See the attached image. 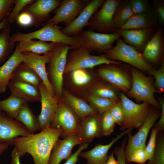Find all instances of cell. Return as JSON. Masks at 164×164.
Instances as JSON below:
<instances>
[{
	"mask_svg": "<svg viewBox=\"0 0 164 164\" xmlns=\"http://www.w3.org/2000/svg\"><path fill=\"white\" fill-rule=\"evenodd\" d=\"M62 133L61 129L50 126L39 133L15 138L13 146L20 157L28 153L35 164H48L54 146Z\"/></svg>",
	"mask_w": 164,
	"mask_h": 164,
	"instance_id": "obj_1",
	"label": "cell"
},
{
	"mask_svg": "<svg viewBox=\"0 0 164 164\" xmlns=\"http://www.w3.org/2000/svg\"><path fill=\"white\" fill-rule=\"evenodd\" d=\"M62 27L55 25L46 24L36 31L23 33H16L10 36V42L12 43L21 41L37 39L43 41L62 43L70 46L71 49L79 47L81 44L77 37L67 36L61 31Z\"/></svg>",
	"mask_w": 164,
	"mask_h": 164,
	"instance_id": "obj_2",
	"label": "cell"
},
{
	"mask_svg": "<svg viewBox=\"0 0 164 164\" xmlns=\"http://www.w3.org/2000/svg\"><path fill=\"white\" fill-rule=\"evenodd\" d=\"M70 49L71 47L68 45L56 43L51 51L46 68L49 80L54 88L56 95L59 99L63 95V75L68 51Z\"/></svg>",
	"mask_w": 164,
	"mask_h": 164,
	"instance_id": "obj_3",
	"label": "cell"
},
{
	"mask_svg": "<svg viewBox=\"0 0 164 164\" xmlns=\"http://www.w3.org/2000/svg\"><path fill=\"white\" fill-rule=\"evenodd\" d=\"M87 49L81 46L68 54L64 73L77 69L92 68L101 64H119L118 61L111 60L104 55H94Z\"/></svg>",
	"mask_w": 164,
	"mask_h": 164,
	"instance_id": "obj_4",
	"label": "cell"
},
{
	"mask_svg": "<svg viewBox=\"0 0 164 164\" xmlns=\"http://www.w3.org/2000/svg\"><path fill=\"white\" fill-rule=\"evenodd\" d=\"M105 53L104 55L111 60L125 62L142 71L149 72L152 69L139 51L120 38L117 40L115 46Z\"/></svg>",
	"mask_w": 164,
	"mask_h": 164,
	"instance_id": "obj_5",
	"label": "cell"
},
{
	"mask_svg": "<svg viewBox=\"0 0 164 164\" xmlns=\"http://www.w3.org/2000/svg\"><path fill=\"white\" fill-rule=\"evenodd\" d=\"M131 73L132 83L130 89L127 92L128 96L137 102L142 101L160 108L154 97L156 91L150 80L137 69L132 68Z\"/></svg>",
	"mask_w": 164,
	"mask_h": 164,
	"instance_id": "obj_6",
	"label": "cell"
},
{
	"mask_svg": "<svg viewBox=\"0 0 164 164\" xmlns=\"http://www.w3.org/2000/svg\"><path fill=\"white\" fill-rule=\"evenodd\" d=\"M120 98L125 116L121 125V130L140 127L151 110L150 104L144 102L141 104L135 103L123 93L121 94Z\"/></svg>",
	"mask_w": 164,
	"mask_h": 164,
	"instance_id": "obj_7",
	"label": "cell"
},
{
	"mask_svg": "<svg viewBox=\"0 0 164 164\" xmlns=\"http://www.w3.org/2000/svg\"><path fill=\"white\" fill-rule=\"evenodd\" d=\"M50 126L61 129L62 133L60 137L63 138L72 135L79 136L80 119L68 104L59 100L57 110Z\"/></svg>",
	"mask_w": 164,
	"mask_h": 164,
	"instance_id": "obj_8",
	"label": "cell"
},
{
	"mask_svg": "<svg viewBox=\"0 0 164 164\" xmlns=\"http://www.w3.org/2000/svg\"><path fill=\"white\" fill-rule=\"evenodd\" d=\"M76 37L79 39L81 45L90 51L104 53L112 48L114 42L121 37L117 31L104 33L91 29L82 31Z\"/></svg>",
	"mask_w": 164,
	"mask_h": 164,
	"instance_id": "obj_9",
	"label": "cell"
},
{
	"mask_svg": "<svg viewBox=\"0 0 164 164\" xmlns=\"http://www.w3.org/2000/svg\"><path fill=\"white\" fill-rule=\"evenodd\" d=\"M121 1L119 0H106L100 9L91 18L88 26L91 30L100 33L114 32L113 18L117 7Z\"/></svg>",
	"mask_w": 164,
	"mask_h": 164,
	"instance_id": "obj_10",
	"label": "cell"
},
{
	"mask_svg": "<svg viewBox=\"0 0 164 164\" xmlns=\"http://www.w3.org/2000/svg\"><path fill=\"white\" fill-rule=\"evenodd\" d=\"M51 51L43 55L29 52H22V62L37 74L50 93L52 95L55 96L56 95L55 90L48 78L46 67V64L49 62L50 58Z\"/></svg>",
	"mask_w": 164,
	"mask_h": 164,
	"instance_id": "obj_11",
	"label": "cell"
},
{
	"mask_svg": "<svg viewBox=\"0 0 164 164\" xmlns=\"http://www.w3.org/2000/svg\"><path fill=\"white\" fill-rule=\"evenodd\" d=\"M84 1L80 0H64L61 2L55 14L45 23L56 25L63 23L66 26L72 22L79 14L84 6Z\"/></svg>",
	"mask_w": 164,
	"mask_h": 164,
	"instance_id": "obj_12",
	"label": "cell"
},
{
	"mask_svg": "<svg viewBox=\"0 0 164 164\" xmlns=\"http://www.w3.org/2000/svg\"><path fill=\"white\" fill-rule=\"evenodd\" d=\"M159 116L158 112L150 110L146 120L136 134L132 135L131 131L128 133V139L125 148V158L135 149L145 147L148 135Z\"/></svg>",
	"mask_w": 164,
	"mask_h": 164,
	"instance_id": "obj_13",
	"label": "cell"
},
{
	"mask_svg": "<svg viewBox=\"0 0 164 164\" xmlns=\"http://www.w3.org/2000/svg\"><path fill=\"white\" fill-rule=\"evenodd\" d=\"M104 2V0H93L89 2L72 22L61 29L62 32L67 36H77L84 27L88 25L91 18Z\"/></svg>",
	"mask_w": 164,
	"mask_h": 164,
	"instance_id": "obj_14",
	"label": "cell"
},
{
	"mask_svg": "<svg viewBox=\"0 0 164 164\" xmlns=\"http://www.w3.org/2000/svg\"><path fill=\"white\" fill-rule=\"evenodd\" d=\"M30 134L21 122L9 118L0 110V145L7 143L12 146L13 140L15 138L26 136Z\"/></svg>",
	"mask_w": 164,
	"mask_h": 164,
	"instance_id": "obj_15",
	"label": "cell"
},
{
	"mask_svg": "<svg viewBox=\"0 0 164 164\" xmlns=\"http://www.w3.org/2000/svg\"><path fill=\"white\" fill-rule=\"evenodd\" d=\"M39 88L41 95V109L37 118L42 130L50 125L57 110L59 99L56 95H52L42 83Z\"/></svg>",
	"mask_w": 164,
	"mask_h": 164,
	"instance_id": "obj_16",
	"label": "cell"
},
{
	"mask_svg": "<svg viewBox=\"0 0 164 164\" xmlns=\"http://www.w3.org/2000/svg\"><path fill=\"white\" fill-rule=\"evenodd\" d=\"M115 64H105L99 68V76L113 86L127 92L130 89L131 83L126 73Z\"/></svg>",
	"mask_w": 164,
	"mask_h": 164,
	"instance_id": "obj_17",
	"label": "cell"
},
{
	"mask_svg": "<svg viewBox=\"0 0 164 164\" xmlns=\"http://www.w3.org/2000/svg\"><path fill=\"white\" fill-rule=\"evenodd\" d=\"M82 144L81 139L77 135H71L63 139L59 138L53 148L48 164H59L63 160H67L72 155L73 148Z\"/></svg>",
	"mask_w": 164,
	"mask_h": 164,
	"instance_id": "obj_18",
	"label": "cell"
},
{
	"mask_svg": "<svg viewBox=\"0 0 164 164\" xmlns=\"http://www.w3.org/2000/svg\"><path fill=\"white\" fill-rule=\"evenodd\" d=\"M101 116L97 113L80 119L79 136L82 144H90L95 138L101 136Z\"/></svg>",
	"mask_w": 164,
	"mask_h": 164,
	"instance_id": "obj_19",
	"label": "cell"
},
{
	"mask_svg": "<svg viewBox=\"0 0 164 164\" xmlns=\"http://www.w3.org/2000/svg\"><path fill=\"white\" fill-rule=\"evenodd\" d=\"M132 130L128 129L123 131L107 144L97 145L88 151H82L79 156L87 160L86 164H105L108 158V152L110 148L118 140Z\"/></svg>",
	"mask_w": 164,
	"mask_h": 164,
	"instance_id": "obj_20",
	"label": "cell"
},
{
	"mask_svg": "<svg viewBox=\"0 0 164 164\" xmlns=\"http://www.w3.org/2000/svg\"><path fill=\"white\" fill-rule=\"evenodd\" d=\"M117 32L124 42L139 51L143 50L151 38L153 30L151 28L139 29H119Z\"/></svg>",
	"mask_w": 164,
	"mask_h": 164,
	"instance_id": "obj_21",
	"label": "cell"
},
{
	"mask_svg": "<svg viewBox=\"0 0 164 164\" xmlns=\"http://www.w3.org/2000/svg\"><path fill=\"white\" fill-rule=\"evenodd\" d=\"M8 87L11 95L21 99L26 102H34L40 100L39 87L25 82L10 80Z\"/></svg>",
	"mask_w": 164,
	"mask_h": 164,
	"instance_id": "obj_22",
	"label": "cell"
},
{
	"mask_svg": "<svg viewBox=\"0 0 164 164\" xmlns=\"http://www.w3.org/2000/svg\"><path fill=\"white\" fill-rule=\"evenodd\" d=\"M22 53L19 49L18 43L10 57L0 66V94L7 90L12 73L16 67L22 62Z\"/></svg>",
	"mask_w": 164,
	"mask_h": 164,
	"instance_id": "obj_23",
	"label": "cell"
},
{
	"mask_svg": "<svg viewBox=\"0 0 164 164\" xmlns=\"http://www.w3.org/2000/svg\"><path fill=\"white\" fill-rule=\"evenodd\" d=\"M164 48L163 33L161 29L159 28L146 45L142 54L149 63H155L161 58Z\"/></svg>",
	"mask_w": 164,
	"mask_h": 164,
	"instance_id": "obj_24",
	"label": "cell"
},
{
	"mask_svg": "<svg viewBox=\"0 0 164 164\" xmlns=\"http://www.w3.org/2000/svg\"><path fill=\"white\" fill-rule=\"evenodd\" d=\"M61 2L58 0H37L25 8L23 11L30 14L35 21L45 20L51 12L60 5Z\"/></svg>",
	"mask_w": 164,
	"mask_h": 164,
	"instance_id": "obj_25",
	"label": "cell"
},
{
	"mask_svg": "<svg viewBox=\"0 0 164 164\" xmlns=\"http://www.w3.org/2000/svg\"><path fill=\"white\" fill-rule=\"evenodd\" d=\"M63 94L65 102L71 108L80 119L97 113L90 104L83 99L67 91H63Z\"/></svg>",
	"mask_w": 164,
	"mask_h": 164,
	"instance_id": "obj_26",
	"label": "cell"
},
{
	"mask_svg": "<svg viewBox=\"0 0 164 164\" xmlns=\"http://www.w3.org/2000/svg\"><path fill=\"white\" fill-rule=\"evenodd\" d=\"M10 80L27 83L37 87L42 83L37 74L23 63H20L15 69Z\"/></svg>",
	"mask_w": 164,
	"mask_h": 164,
	"instance_id": "obj_27",
	"label": "cell"
},
{
	"mask_svg": "<svg viewBox=\"0 0 164 164\" xmlns=\"http://www.w3.org/2000/svg\"><path fill=\"white\" fill-rule=\"evenodd\" d=\"M56 43L28 40L20 41L18 44L19 50L22 53L27 52L40 55L51 52Z\"/></svg>",
	"mask_w": 164,
	"mask_h": 164,
	"instance_id": "obj_28",
	"label": "cell"
},
{
	"mask_svg": "<svg viewBox=\"0 0 164 164\" xmlns=\"http://www.w3.org/2000/svg\"><path fill=\"white\" fill-rule=\"evenodd\" d=\"M23 124L31 134L37 130H41L37 117L34 114L27 102H26L19 111L15 119Z\"/></svg>",
	"mask_w": 164,
	"mask_h": 164,
	"instance_id": "obj_29",
	"label": "cell"
},
{
	"mask_svg": "<svg viewBox=\"0 0 164 164\" xmlns=\"http://www.w3.org/2000/svg\"><path fill=\"white\" fill-rule=\"evenodd\" d=\"M10 24L0 31V65L4 63L13 52L15 43L10 42Z\"/></svg>",
	"mask_w": 164,
	"mask_h": 164,
	"instance_id": "obj_30",
	"label": "cell"
},
{
	"mask_svg": "<svg viewBox=\"0 0 164 164\" xmlns=\"http://www.w3.org/2000/svg\"><path fill=\"white\" fill-rule=\"evenodd\" d=\"M26 102L23 100L11 95L6 99L0 101V110L5 112L9 118L15 119Z\"/></svg>",
	"mask_w": 164,
	"mask_h": 164,
	"instance_id": "obj_31",
	"label": "cell"
},
{
	"mask_svg": "<svg viewBox=\"0 0 164 164\" xmlns=\"http://www.w3.org/2000/svg\"><path fill=\"white\" fill-rule=\"evenodd\" d=\"M153 26V22L145 13L135 14H133L128 19L120 29H142L151 28Z\"/></svg>",
	"mask_w": 164,
	"mask_h": 164,
	"instance_id": "obj_32",
	"label": "cell"
},
{
	"mask_svg": "<svg viewBox=\"0 0 164 164\" xmlns=\"http://www.w3.org/2000/svg\"><path fill=\"white\" fill-rule=\"evenodd\" d=\"M133 14L129 1H121L114 16L113 23L115 29H120Z\"/></svg>",
	"mask_w": 164,
	"mask_h": 164,
	"instance_id": "obj_33",
	"label": "cell"
},
{
	"mask_svg": "<svg viewBox=\"0 0 164 164\" xmlns=\"http://www.w3.org/2000/svg\"><path fill=\"white\" fill-rule=\"evenodd\" d=\"M88 99L90 105L101 115L109 110L118 102L117 100L99 97L91 94L88 97Z\"/></svg>",
	"mask_w": 164,
	"mask_h": 164,
	"instance_id": "obj_34",
	"label": "cell"
},
{
	"mask_svg": "<svg viewBox=\"0 0 164 164\" xmlns=\"http://www.w3.org/2000/svg\"><path fill=\"white\" fill-rule=\"evenodd\" d=\"M91 94L104 98L117 100L118 99L115 90L112 87L103 84L95 85L92 89Z\"/></svg>",
	"mask_w": 164,
	"mask_h": 164,
	"instance_id": "obj_35",
	"label": "cell"
},
{
	"mask_svg": "<svg viewBox=\"0 0 164 164\" xmlns=\"http://www.w3.org/2000/svg\"><path fill=\"white\" fill-rule=\"evenodd\" d=\"M147 164H164V138L162 134L157 136L156 146L152 159Z\"/></svg>",
	"mask_w": 164,
	"mask_h": 164,
	"instance_id": "obj_36",
	"label": "cell"
},
{
	"mask_svg": "<svg viewBox=\"0 0 164 164\" xmlns=\"http://www.w3.org/2000/svg\"><path fill=\"white\" fill-rule=\"evenodd\" d=\"M115 124L109 110L103 113L101 116V136L110 135L114 132Z\"/></svg>",
	"mask_w": 164,
	"mask_h": 164,
	"instance_id": "obj_37",
	"label": "cell"
},
{
	"mask_svg": "<svg viewBox=\"0 0 164 164\" xmlns=\"http://www.w3.org/2000/svg\"><path fill=\"white\" fill-rule=\"evenodd\" d=\"M34 0H14V7L9 15L7 20L10 24L13 23L20 14V12L26 6L33 2Z\"/></svg>",
	"mask_w": 164,
	"mask_h": 164,
	"instance_id": "obj_38",
	"label": "cell"
},
{
	"mask_svg": "<svg viewBox=\"0 0 164 164\" xmlns=\"http://www.w3.org/2000/svg\"><path fill=\"white\" fill-rule=\"evenodd\" d=\"M71 72L72 81L77 85H84L89 83L92 79L91 76L84 69H76Z\"/></svg>",
	"mask_w": 164,
	"mask_h": 164,
	"instance_id": "obj_39",
	"label": "cell"
},
{
	"mask_svg": "<svg viewBox=\"0 0 164 164\" xmlns=\"http://www.w3.org/2000/svg\"><path fill=\"white\" fill-rule=\"evenodd\" d=\"M145 148L138 149L133 151L125 158L126 163L133 162L140 164H144L149 160Z\"/></svg>",
	"mask_w": 164,
	"mask_h": 164,
	"instance_id": "obj_40",
	"label": "cell"
},
{
	"mask_svg": "<svg viewBox=\"0 0 164 164\" xmlns=\"http://www.w3.org/2000/svg\"><path fill=\"white\" fill-rule=\"evenodd\" d=\"M159 130L153 126L148 143L146 145L145 149L149 161L152 160L155 149L157 140V136Z\"/></svg>",
	"mask_w": 164,
	"mask_h": 164,
	"instance_id": "obj_41",
	"label": "cell"
},
{
	"mask_svg": "<svg viewBox=\"0 0 164 164\" xmlns=\"http://www.w3.org/2000/svg\"><path fill=\"white\" fill-rule=\"evenodd\" d=\"M115 123L120 126L125 118L124 114L121 101H118L109 110Z\"/></svg>",
	"mask_w": 164,
	"mask_h": 164,
	"instance_id": "obj_42",
	"label": "cell"
},
{
	"mask_svg": "<svg viewBox=\"0 0 164 164\" xmlns=\"http://www.w3.org/2000/svg\"><path fill=\"white\" fill-rule=\"evenodd\" d=\"M154 77L155 84L159 91L162 92L164 91V63L162 62L161 67L157 70L152 69L149 72Z\"/></svg>",
	"mask_w": 164,
	"mask_h": 164,
	"instance_id": "obj_43",
	"label": "cell"
},
{
	"mask_svg": "<svg viewBox=\"0 0 164 164\" xmlns=\"http://www.w3.org/2000/svg\"><path fill=\"white\" fill-rule=\"evenodd\" d=\"M14 0H0V23L8 17L14 5Z\"/></svg>",
	"mask_w": 164,
	"mask_h": 164,
	"instance_id": "obj_44",
	"label": "cell"
},
{
	"mask_svg": "<svg viewBox=\"0 0 164 164\" xmlns=\"http://www.w3.org/2000/svg\"><path fill=\"white\" fill-rule=\"evenodd\" d=\"M131 7L134 14L145 13L148 1L146 0H130Z\"/></svg>",
	"mask_w": 164,
	"mask_h": 164,
	"instance_id": "obj_45",
	"label": "cell"
},
{
	"mask_svg": "<svg viewBox=\"0 0 164 164\" xmlns=\"http://www.w3.org/2000/svg\"><path fill=\"white\" fill-rule=\"evenodd\" d=\"M16 21L19 25L23 26H29L35 22L33 16L28 12L24 11L19 14Z\"/></svg>",
	"mask_w": 164,
	"mask_h": 164,
	"instance_id": "obj_46",
	"label": "cell"
},
{
	"mask_svg": "<svg viewBox=\"0 0 164 164\" xmlns=\"http://www.w3.org/2000/svg\"><path fill=\"white\" fill-rule=\"evenodd\" d=\"M127 139L125 138L122 142L121 145L116 147L113 152L117 158L118 164H126L125 151Z\"/></svg>",
	"mask_w": 164,
	"mask_h": 164,
	"instance_id": "obj_47",
	"label": "cell"
},
{
	"mask_svg": "<svg viewBox=\"0 0 164 164\" xmlns=\"http://www.w3.org/2000/svg\"><path fill=\"white\" fill-rule=\"evenodd\" d=\"M163 1H156L153 2V6L155 9L158 18L162 24L164 23V4Z\"/></svg>",
	"mask_w": 164,
	"mask_h": 164,
	"instance_id": "obj_48",
	"label": "cell"
},
{
	"mask_svg": "<svg viewBox=\"0 0 164 164\" xmlns=\"http://www.w3.org/2000/svg\"><path fill=\"white\" fill-rule=\"evenodd\" d=\"M89 146L87 144H82L77 151L72 154L64 164H76L78 161V157L80 153L83 150L86 149Z\"/></svg>",
	"mask_w": 164,
	"mask_h": 164,
	"instance_id": "obj_49",
	"label": "cell"
},
{
	"mask_svg": "<svg viewBox=\"0 0 164 164\" xmlns=\"http://www.w3.org/2000/svg\"><path fill=\"white\" fill-rule=\"evenodd\" d=\"M160 108L161 112L160 118L159 121L153 126L156 128L159 131L162 130L164 129V101L162 99L159 101Z\"/></svg>",
	"mask_w": 164,
	"mask_h": 164,
	"instance_id": "obj_50",
	"label": "cell"
},
{
	"mask_svg": "<svg viewBox=\"0 0 164 164\" xmlns=\"http://www.w3.org/2000/svg\"><path fill=\"white\" fill-rule=\"evenodd\" d=\"M11 155L12 157L11 164H21L20 161V156L15 147L11 152Z\"/></svg>",
	"mask_w": 164,
	"mask_h": 164,
	"instance_id": "obj_51",
	"label": "cell"
},
{
	"mask_svg": "<svg viewBox=\"0 0 164 164\" xmlns=\"http://www.w3.org/2000/svg\"><path fill=\"white\" fill-rule=\"evenodd\" d=\"M105 164H118V161L114 157L113 152L108 156V159Z\"/></svg>",
	"mask_w": 164,
	"mask_h": 164,
	"instance_id": "obj_52",
	"label": "cell"
},
{
	"mask_svg": "<svg viewBox=\"0 0 164 164\" xmlns=\"http://www.w3.org/2000/svg\"><path fill=\"white\" fill-rule=\"evenodd\" d=\"M9 146V145L7 143H4L0 145V156L8 149Z\"/></svg>",
	"mask_w": 164,
	"mask_h": 164,
	"instance_id": "obj_53",
	"label": "cell"
},
{
	"mask_svg": "<svg viewBox=\"0 0 164 164\" xmlns=\"http://www.w3.org/2000/svg\"><path fill=\"white\" fill-rule=\"evenodd\" d=\"M7 18L8 17L5 18L0 23V31L10 24L8 21Z\"/></svg>",
	"mask_w": 164,
	"mask_h": 164,
	"instance_id": "obj_54",
	"label": "cell"
}]
</instances>
